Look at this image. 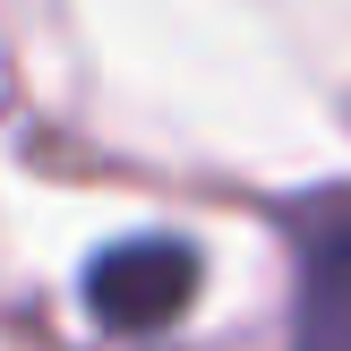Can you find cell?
Here are the masks:
<instances>
[{
    "mask_svg": "<svg viewBox=\"0 0 351 351\" xmlns=\"http://www.w3.org/2000/svg\"><path fill=\"white\" fill-rule=\"evenodd\" d=\"M291 351H351V189H317L291 215Z\"/></svg>",
    "mask_w": 351,
    "mask_h": 351,
    "instance_id": "2",
    "label": "cell"
},
{
    "mask_svg": "<svg viewBox=\"0 0 351 351\" xmlns=\"http://www.w3.org/2000/svg\"><path fill=\"white\" fill-rule=\"evenodd\" d=\"M197 300V249L189 240H112V249L86 266V308H95V326H112V335H163L180 308Z\"/></svg>",
    "mask_w": 351,
    "mask_h": 351,
    "instance_id": "1",
    "label": "cell"
}]
</instances>
